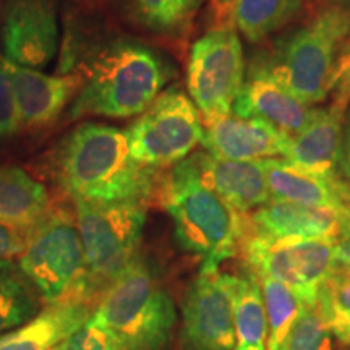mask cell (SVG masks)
Here are the masks:
<instances>
[{
	"mask_svg": "<svg viewBox=\"0 0 350 350\" xmlns=\"http://www.w3.org/2000/svg\"><path fill=\"white\" fill-rule=\"evenodd\" d=\"M349 103L336 98L331 106L314 109L304 129L288 138L282 159L306 172L336 175L344 138V113Z\"/></svg>",
	"mask_w": 350,
	"mask_h": 350,
	"instance_id": "cell-17",
	"label": "cell"
},
{
	"mask_svg": "<svg viewBox=\"0 0 350 350\" xmlns=\"http://www.w3.org/2000/svg\"><path fill=\"white\" fill-rule=\"evenodd\" d=\"M332 332L319 313L317 304H301L291 334H288L286 350H332Z\"/></svg>",
	"mask_w": 350,
	"mask_h": 350,
	"instance_id": "cell-28",
	"label": "cell"
},
{
	"mask_svg": "<svg viewBox=\"0 0 350 350\" xmlns=\"http://www.w3.org/2000/svg\"><path fill=\"white\" fill-rule=\"evenodd\" d=\"M59 31L52 0H12L2 28L3 59L20 67L46 68L57 51Z\"/></svg>",
	"mask_w": 350,
	"mask_h": 350,
	"instance_id": "cell-12",
	"label": "cell"
},
{
	"mask_svg": "<svg viewBox=\"0 0 350 350\" xmlns=\"http://www.w3.org/2000/svg\"><path fill=\"white\" fill-rule=\"evenodd\" d=\"M93 310L88 299L46 305L25 325L0 336V350H54L85 325Z\"/></svg>",
	"mask_w": 350,
	"mask_h": 350,
	"instance_id": "cell-20",
	"label": "cell"
},
{
	"mask_svg": "<svg viewBox=\"0 0 350 350\" xmlns=\"http://www.w3.org/2000/svg\"><path fill=\"white\" fill-rule=\"evenodd\" d=\"M235 28L250 42H260L292 21L301 0H229Z\"/></svg>",
	"mask_w": 350,
	"mask_h": 350,
	"instance_id": "cell-23",
	"label": "cell"
},
{
	"mask_svg": "<svg viewBox=\"0 0 350 350\" xmlns=\"http://www.w3.org/2000/svg\"><path fill=\"white\" fill-rule=\"evenodd\" d=\"M230 294L237 338L235 350H266L268 318L260 278L243 266L240 274H230Z\"/></svg>",
	"mask_w": 350,
	"mask_h": 350,
	"instance_id": "cell-21",
	"label": "cell"
},
{
	"mask_svg": "<svg viewBox=\"0 0 350 350\" xmlns=\"http://www.w3.org/2000/svg\"><path fill=\"white\" fill-rule=\"evenodd\" d=\"M31 229H21L0 222V260H12L20 256L25 250Z\"/></svg>",
	"mask_w": 350,
	"mask_h": 350,
	"instance_id": "cell-31",
	"label": "cell"
},
{
	"mask_svg": "<svg viewBox=\"0 0 350 350\" xmlns=\"http://www.w3.org/2000/svg\"><path fill=\"white\" fill-rule=\"evenodd\" d=\"M182 342L187 350H235L230 274L201 266L182 304Z\"/></svg>",
	"mask_w": 350,
	"mask_h": 350,
	"instance_id": "cell-11",
	"label": "cell"
},
{
	"mask_svg": "<svg viewBox=\"0 0 350 350\" xmlns=\"http://www.w3.org/2000/svg\"><path fill=\"white\" fill-rule=\"evenodd\" d=\"M271 200L326 209L350 222V183L336 175L306 172L286 159H262Z\"/></svg>",
	"mask_w": 350,
	"mask_h": 350,
	"instance_id": "cell-13",
	"label": "cell"
},
{
	"mask_svg": "<svg viewBox=\"0 0 350 350\" xmlns=\"http://www.w3.org/2000/svg\"><path fill=\"white\" fill-rule=\"evenodd\" d=\"M232 113L245 119H261L287 137H294L312 119L314 107L294 98L268 72L253 65L235 98Z\"/></svg>",
	"mask_w": 350,
	"mask_h": 350,
	"instance_id": "cell-15",
	"label": "cell"
},
{
	"mask_svg": "<svg viewBox=\"0 0 350 350\" xmlns=\"http://www.w3.org/2000/svg\"><path fill=\"white\" fill-rule=\"evenodd\" d=\"M167 80V68L154 52L138 44H116L94 60L73 99L70 116H139Z\"/></svg>",
	"mask_w": 350,
	"mask_h": 350,
	"instance_id": "cell-4",
	"label": "cell"
},
{
	"mask_svg": "<svg viewBox=\"0 0 350 350\" xmlns=\"http://www.w3.org/2000/svg\"><path fill=\"white\" fill-rule=\"evenodd\" d=\"M239 256L258 278H271L294 291L304 305L317 304L321 284L339 268L338 240H269L245 232Z\"/></svg>",
	"mask_w": 350,
	"mask_h": 350,
	"instance_id": "cell-8",
	"label": "cell"
},
{
	"mask_svg": "<svg viewBox=\"0 0 350 350\" xmlns=\"http://www.w3.org/2000/svg\"><path fill=\"white\" fill-rule=\"evenodd\" d=\"M73 203L91 292L100 287L104 291L139 258L148 204Z\"/></svg>",
	"mask_w": 350,
	"mask_h": 350,
	"instance_id": "cell-7",
	"label": "cell"
},
{
	"mask_svg": "<svg viewBox=\"0 0 350 350\" xmlns=\"http://www.w3.org/2000/svg\"><path fill=\"white\" fill-rule=\"evenodd\" d=\"M57 178L73 201L143 203L157 198L163 178L157 169L131 156L126 131L83 124L70 133L57 156Z\"/></svg>",
	"mask_w": 350,
	"mask_h": 350,
	"instance_id": "cell-1",
	"label": "cell"
},
{
	"mask_svg": "<svg viewBox=\"0 0 350 350\" xmlns=\"http://www.w3.org/2000/svg\"><path fill=\"white\" fill-rule=\"evenodd\" d=\"M342 65H344V67H350V42H349V47H347V51H345V55H344Z\"/></svg>",
	"mask_w": 350,
	"mask_h": 350,
	"instance_id": "cell-33",
	"label": "cell"
},
{
	"mask_svg": "<svg viewBox=\"0 0 350 350\" xmlns=\"http://www.w3.org/2000/svg\"><path fill=\"white\" fill-rule=\"evenodd\" d=\"M21 126V119L16 104L15 93L8 78V73L0 57V138H7L15 135Z\"/></svg>",
	"mask_w": 350,
	"mask_h": 350,
	"instance_id": "cell-30",
	"label": "cell"
},
{
	"mask_svg": "<svg viewBox=\"0 0 350 350\" xmlns=\"http://www.w3.org/2000/svg\"><path fill=\"white\" fill-rule=\"evenodd\" d=\"M203 135L198 109L177 88L157 96L126 130L131 156L157 170L187 159L203 143Z\"/></svg>",
	"mask_w": 350,
	"mask_h": 350,
	"instance_id": "cell-9",
	"label": "cell"
},
{
	"mask_svg": "<svg viewBox=\"0 0 350 350\" xmlns=\"http://www.w3.org/2000/svg\"><path fill=\"white\" fill-rule=\"evenodd\" d=\"M144 26L163 34H180L193 21L203 0H129Z\"/></svg>",
	"mask_w": 350,
	"mask_h": 350,
	"instance_id": "cell-27",
	"label": "cell"
},
{
	"mask_svg": "<svg viewBox=\"0 0 350 350\" xmlns=\"http://www.w3.org/2000/svg\"><path fill=\"white\" fill-rule=\"evenodd\" d=\"M317 306L340 344L350 345V269L339 266L321 284Z\"/></svg>",
	"mask_w": 350,
	"mask_h": 350,
	"instance_id": "cell-26",
	"label": "cell"
},
{
	"mask_svg": "<svg viewBox=\"0 0 350 350\" xmlns=\"http://www.w3.org/2000/svg\"><path fill=\"white\" fill-rule=\"evenodd\" d=\"M41 304L42 299L18 262L0 260V336L36 317Z\"/></svg>",
	"mask_w": 350,
	"mask_h": 350,
	"instance_id": "cell-24",
	"label": "cell"
},
{
	"mask_svg": "<svg viewBox=\"0 0 350 350\" xmlns=\"http://www.w3.org/2000/svg\"><path fill=\"white\" fill-rule=\"evenodd\" d=\"M3 65L18 104L21 125L42 126L54 122L80 86L75 77L44 75L5 59Z\"/></svg>",
	"mask_w": 350,
	"mask_h": 350,
	"instance_id": "cell-19",
	"label": "cell"
},
{
	"mask_svg": "<svg viewBox=\"0 0 350 350\" xmlns=\"http://www.w3.org/2000/svg\"><path fill=\"white\" fill-rule=\"evenodd\" d=\"M344 219L326 209L271 200L247 214V232L269 240L332 239L342 234Z\"/></svg>",
	"mask_w": 350,
	"mask_h": 350,
	"instance_id": "cell-18",
	"label": "cell"
},
{
	"mask_svg": "<svg viewBox=\"0 0 350 350\" xmlns=\"http://www.w3.org/2000/svg\"><path fill=\"white\" fill-rule=\"evenodd\" d=\"M49 211L44 185L18 167H0V222L31 229Z\"/></svg>",
	"mask_w": 350,
	"mask_h": 350,
	"instance_id": "cell-22",
	"label": "cell"
},
{
	"mask_svg": "<svg viewBox=\"0 0 350 350\" xmlns=\"http://www.w3.org/2000/svg\"><path fill=\"white\" fill-rule=\"evenodd\" d=\"M339 165L342 169V172L350 183V120L347 126L344 130V138H342V146H340V157H339Z\"/></svg>",
	"mask_w": 350,
	"mask_h": 350,
	"instance_id": "cell-32",
	"label": "cell"
},
{
	"mask_svg": "<svg viewBox=\"0 0 350 350\" xmlns=\"http://www.w3.org/2000/svg\"><path fill=\"white\" fill-rule=\"evenodd\" d=\"M201 182L240 214H250L271 201L262 161H230L209 152L190 156Z\"/></svg>",
	"mask_w": 350,
	"mask_h": 350,
	"instance_id": "cell-16",
	"label": "cell"
},
{
	"mask_svg": "<svg viewBox=\"0 0 350 350\" xmlns=\"http://www.w3.org/2000/svg\"><path fill=\"white\" fill-rule=\"evenodd\" d=\"M157 198L172 217L178 245L200 256L201 266L219 268L222 261L239 256L247 214L235 211L201 182L190 156L163 178Z\"/></svg>",
	"mask_w": 350,
	"mask_h": 350,
	"instance_id": "cell-3",
	"label": "cell"
},
{
	"mask_svg": "<svg viewBox=\"0 0 350 350\" xmlns=\"http://www.w3.org/2000/svg\"><path fill=\"white\" fill-rule=\"evenodd\" d=\"M268 318L266 350H286L288 334L299 317L301 301L286 284L271 278H260Z\"/></svg>",
	"mask_w": 350,
	"mask_h": 350,
	"instance_id": "cell-25",
	"label": "cell"
},
{
	"mask_svg": "<svg viewBox=\"0 0 350 350\" xmlns=\"http://www.w3.org/2000/svg\"><path fill=\"white\" fill-rule=\"evenodd\" d=\"M18 266L46 305L93 294L77 217L64 209H51L33 227Z\"/></svg>",
	"mask_w": 350,
	"mask_h": 350,
	"instance_id": "cell-6",
	"label": "cell"
},
{
	"mask_svg": "<svg viewBox=\"0 0 350 350\" xmlns=\"http://www.w3.org/2000/svg\"><path fill=\"white\" fill-rule=\"evenodd\" d=\"M93 317L120 350H167L177 325L172 297L142 258L104 287Z\"/></svg>",
	"mask_w": 350,
	"mask_h": 350,
	"instance_id": "cell-5",
	"label": "cell"
},
{
	"mask_svg": "<svg viewBox=\"0 0 350 350\" xmlns=\"http://www.w3.org/2000/svg\"><path fill=\"white\" fill-rule=\"evenodd\" d=\"M204 126L203 146L214 157L230 161H262L286 154L287 135L261 119H245L235 113L209 120Z\"/></svg>",
	"mask_w": 350,
	"mask_h": 350,
	"instance_id": "cell-14",
	"label": "cell"
},
{
	"mask_svg": "<svg viewBox=\"0 0 350 350\" xmlns=\"http://www.w3.org/2000/svg\"><path fill=\"white\" fill-rule=\"evenodd\" d=\"M350 42V8L326 7L282 36L269 55L253 64L306 106L321 103L338 85Z\"/></svg>",
	"mask_w": 350,
	"mask_h": 350,
	"instance_id": "cell-2",
	"label": "cell"
},
{
	"mask_svg": "<svg viewBox=\"0 0 350 350\" xmlns=\"http://www.w3.org/2000/svg\"><path fill=\"white\" fill-rule=\"evenodd\" d=\"M57 350H120L112 334L100 323L91 317L85 325L68 336Z\"/></svg>",
	"mask_w": 350,
	"mask_h": 350,
	"instance_id": "cell-29",
	"label": "cell"
},
{
	"mask_svg": "<svg viewBox=\"0 0 350 350\" xmlns=\"http://www.w3.org/2000/svg\"><path fill=\"white\" fill-rule=\"evenodd\" d=\"M243 81V47L234 28L221 26L193 44L187 86L203 124L232 112Z\"/></svg>",
	"mask_w": 350,
	"mask_h": 350,
	"instance_id": "cell-10",
	"label": "cell"
},
{
	"mask_svg": "<svg viewBox=\"0 0 350 350\" xmlns=\"http://www.w3.org/2000/svg\"><path fill=\"white\" fill-rule=\"evenodd\" d=\"M219 2H221V5H222V7H227V5H229V0H219Z\"/></svg>",
	"mask_w": 350,
	"mask_h": 350,
	"instance_id": "cell-35",
	"label": "cell"
},
{
	"mask_svg": "<svg viewBox=\"0 0 350 350\" xmlns=\"http://www.w3.org/2000/svg\"><path fill=\"white\" fill-rule=\"evenodd\" d=\"M54 350H57V347H55V349H54Z\"/></svg>",
	"mask_w": 350,
	"mask_h": 350,
	"instance_id": "cell-36",
	"label": "cell"
},
{
	"mask_svg": "<svg viewBox=\"0 0 350 350\" xmlns=\"http://www.w3.org/2000/svg\"><path fill=\"white\" fill-rule=\"evenodd\" d=\"M338 2V5L340 7H349L350 5V0H336Z\"/></svg>",
	"mask_w": 350,
	"mask_h": 350,
	"instance_id": "cell-34",
	"label": "cell"
}]
</instances>
